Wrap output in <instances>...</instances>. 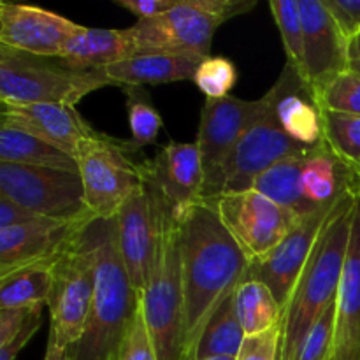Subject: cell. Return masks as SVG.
<instances>
[{
    "label": "cell",
    "instance_id": "6da1fadb",
    "mask_svg": "<svg viewBox=\"0 0 360 360\" xmlns=\"http://www.w3.org/2000/svg\"><path fill=\"white\" fill-rule=\"evenodd\" d=\"M179 220L183 285V359L197 345L217 309L245 281L250 259L221 221L213 200L199 199Z\"/></svg>",
    "mask_w": 360,
    "mask_h": 360
},
{
    "label": "cell",
    "instance_id": "7a4b0ae2",
    "mask_svg": "<svg viewBox=\"0 0 360 360\" xmlns=\"http://www.w3.org/2000/svg\"><path fill=\"white\" fill-rule=\"evenodd\" d=\"M95 252V294L83 336L69 347L70 360H111L129 330L141 295L123 266L116 218L88 225Z\"/></svg>",
    "mask_w": 360,
    "mask_h": 360
},
{
    "label": "cell",
    "instance_id": "3957f363",
    "mask_svg": "<svg viewBox=\"0 0 360 360\" xmlns=\"http://www.w3.org/2000/svg\"><path fill=\"white\" fill-rule=\"evenodd\" d=\"M355 195L338 204L327 218L320 238L283 308L280 360H295L302 341L340 292L350 241Z\"/></svg>",
    "mask_w": 360,
    "mask_h": 360
},
{
    "label": "cell",
    "instance_id": "277c9868",
    "mask_svg": "<svg viewBox=\"0 0 360 360\" xmlns=\"http://www.w3.org/2000/svg\"><path fill=\"white\" fill-rule=\"evenodd\" d=\"M146 162V160H144ZM155 214V250L148 283L141 294L144 319L158 360L183 359V285L179 220L144 169Z\"/></svg>",
    "mask_w": 360,
    "mask_h": 360
},
{
    "label": "cell",
    "instance_id": "5b68a950",
    "mask_svg": "<svg viewBox=\"0 0 360 360\" xmlns=\"http://www.w3.org/2000/svg\"><path fill=\"white\" fill-rule=\"evenodd\" d=\"M253 190L304 220L320 211L334 210L345 197L357 195L360 176L327 144L278 162L257 179Z\"/></svg>",
    "mask_w": 360,
    "mask_h": 360
},
{
    "label": "cell",
    "instance_id": "8992f818",
    "mask_svg": "<svg viewBox=\"0 0 360 360\" xmlns=\"http://www.w3.org/2000/svg\"><path fill=\"white\" fill-rule=\"evenodd\" d=\"M255 4V0H179L169 13L125 28L130 51L207 58L217 28L252 11Z\"/></svg>",
    "mask_w": 360,
    "mask_h": 360
},
{
    "label": "cell",
    "instance_id": "52a82bcc",
    "mask_svg": "<svg viewBox=\"0 0 360 360\" xmlns=\"http://www.w3.org/2000/svg\"><path fill=\"white\" fill-rule=\"evenodd\" d=\"M111 84L102 69H72L60 58L28 55L0 46L2 104L76 105L86 95Z\"/></svg>",
    "mask_w": 360,
    "mask_h": 360
},
{
    "label": "cell",
    "instance_id": "ba28073f",
    "mask_svg": "<svg viewBox=\"0 0 360 360\" xmlns=\"http://www.w3.org/2000/svg\"><path fill=\"white\" fill-rule=\"evenodd\" d=\"M130 141L95 132L76 153L84 202L97 220L116 218L120 207L144 185V160Z\"/></svg>",
    "mask_w": 360,
    "mask_h": 360
},
{
    "label": "cell",
    "instance_id": "9c48e42d",
    "mask_svg": "<svg viewBox=\"0 0 360 360\" xmlns=\"http://www.w3.org/2000/svg\"><path fill=\"white\" fill-rule=\"evenodd\" d=\"M88 225L70 239L53 266V288L48 299L49 333L63 347H72L83 336L94 301L95 252Z\"/></svg>",
    "mask_w": 360,
    "mask_h": 360
},
{
    "label": "cell",
    "instance_id": "30bf717a",
    "mask_svg": "<svg viewBox=\"0 0 360 360\" xmlns=\"http://www.w3.org/2000/svg\"><path fill=\"white\" fill-rule=\"evenodd\" d=\"M262 101L264 109L260 116L243 134L217 178L204 186L200 199L213 200L224 193L253 190L257 179L278 162L309 153V150L299 146L285 134L266 98L262 97Z\"/></svg>",
    "mask_w": 360,
    "mask_h": 360
},
{
    "label": "cell",
    "instance_id": "8fae6325",
    "mask_svg": "<svg viewBox=\"0 0 360 360\" xmlns=\"http://www.w3.org/2000/svg\"><path fill=\"white\" fill-rule=\"evenodd\" d=\"M0 195L48 220H97L84 202L79 172L0 162Z\"/></svg>",
    "mask_w": 360,
    "mask_h": 360
},
{
    "label": "cell",
    "instance_id": "7c38bea8",
    "mask_svg": "<svg viewBox=\"0 0 360 360\" xmlns=\"http://www.w3.org/2000/svg\"><path fill=\"white\" fill-rule=\"evenodd\" d=\"M221 221L250 260L273 252L299 218L257 190L224 193L213 199Z\"/></svg>",
    "mask_w": 360,
    "mask_h": 360
},
{
    "label": "cell",
    "instance_id": "4fadbf2b",
    "mask_svg": "<svg viewBox=\"0 0 360 360\" xmlns=\"http://www.w3.org/2000/svg\"><path fill=\"white\" fill-rule=\"evenodd\" d=\"M264 98L285 134L299 146L309 151L327 146L323 108L316 91L297 67L285 63L280 77Z\"/></svg>",
    "mask_w": 360,
    "mask_h": 360
},
{
    "label": "cell",
    "instance_id": "5bb4252c",
    "mask_svg": "<svg viewBox=\"0 0 360 360\" xmlns=\"http://www.w3.org/2000/svg\"><path fill=\"white\" fill-rule=\"evenodd\" d=\"M262 109V98L243 101L231 95L225 98H206L195 141L206 172L204 186L217 178L243 134L259 118Z\"/></svg>",
    "mask_w": 360,
    "mask_h": 360
},
{
    "label": "cell",
    "instance_id": "9a60e30c",
    "mask_svg": "<svg viewBox=\"0 0 360 360\" xmlns=\"http://www.w3.org/2000/svg\"><path fill=\"white\" fill-rule=\"evenodd\" d=\"M81 25L35 6L0 2V46L46 58H60Z\"/></svg>",
    "mask_w": 360,
    "mask_h": 360
},
{
    "label": "cell",
    "instance_id": "2e32d148",
    "mask_svg": "<svg viewBox=\"0 0 360 360\" xmlns=\"http://www.w3.org/2000/svg\"><path fill=\"white\" fill-rule=\"evenodd\" d=\"M330 213L333 210L320 211L299 221L273 252L262 259L250 260L245 280L267 285L285 308Z\"/></svg>",
    "mask_w": 360,
    "mask_h": 360
},
{
    "label": "cell",
    "instance_id": "e0dca14e",
    "mask_svg": "<svg viewBox=\"0 0 360 360\" xmlns=\"http://www.w3.org/2000/svg\"><path fill=\"white\" fill-rule=\"evenodd\" d=\"M299 9L304 32V58L299 72L319 95L334 77L348 70V41L323 2L299 0Z\"/></svg>",
    "mask_w": 360,
    "mask_h": 360
},
{
    "label": "cell",
    "instance_id": "ac0fdd59",
    "mask_svg": "<svg viewBox=\"0 0 360 360\" xmlns=\"http://www.w3.org/2000/svg\"><path fill=\"white\" fill-rule=\"evenodd\" d=\"M90 221H55L42 218L18 227L0 229V278L32 264L55 260L70 239Z\"/></svg>",
    "mask_w": 360,
    "mask_h": 360
},
{
    "label": "cell",
    "instance_id": "d6986e66",
    "mask_svg": "<svg viewBox=\"0 0 360 360\" xmlns=\"http://www.w3.org/2000/svg\"><path fill=\"white\" fill-rule=\"evenodd\" d=\"M118 248L123 266L137 294H143L150 276L155 250L153 200L146 181L127 199L116 214Z\"/></svg>",
    "mask_w": 360,
    "mask_h": 360
},
{
    "label": "cell",
    "instance_id": "ffe728a7",
    "mask_svg": "<svg viewBox=\"0 0 360 360\" xmlns=\"http://www.w3.org/2000/svg\"><path fill=\"white\" fill-rule=\"evenodd\" d=\"M2 123L32 134L76 158L81 144L97 130L67 104H2Z\"/></svg>",
    "mask_w": 360,
    "mask_h": 360
},
{
    "label": "cell",
    "instance_id": "44dd1931",
    "mask_svg": "<svg viewBox=\"0 0 360 360\" xmlns=\"http://www.w3.org/2000/svg\"><path fill=\"white\" fill-rule=\"evenodd\" d=\"M144 169L169 200L176 217L202 195L206 172L197 143H169L157 157L146 158Z\"/></svg>",
    "mask_w": 360,
    "mask_h": 360
},
{
    "label": "cell",
    "instance_id": "7402d4cb",
    "mask_svg": "<svg viewBox=\"0 0 360 360\" xmlns=\"http://www.w3.org/2000/svg\"><path fill=\"white\" fill-rule=\"evenodd\" d=\"M333 360H360V192L355 195L350 241L338 292Z\"/></svg>",
    "mask_w": 360,
    "mask_h": 360
},
{
    "label": "cell",
    "instance_id": "603a6c76",
    "mask_svg": "<svg viewBox=\"0 0 360 360\" xmlns=\"http://www.w3.org/2000/svg\"><path fill=\"white\" fill-rule=\"evenodd\" d=\"M204 58L171 53H141L104 67V72L115 86H139L165 84L174 81L193 79L199 63Z\"/></svg>",
    "mask_w": 360,
    "mask_h": 360
},
{
    "label": "cell",
    "instance_id": "cb8c5ba5",
    "mask_svg": "<svg viewBox=\"0 0 360 360\" xmlns=\"http://www.w3.org/2000/svg\"><path fill=\"white\" fill-rule=\"evenodd\" d=\"M132 56L125 28H88L79 30L65 42L60 60L72 69L95 70Z\"/></svg>",
    "mask_w": 360,
    "mask_h": 360
},
{
    "label": "cell",
    "instance_id": "d4e9b609",
    "mask_svg": "<svg viewBox=\"0 0 360 360\" xmlns=\"http://www.w3.org/2000/svg\"><path fill=\"white\" fill-rule=\"evenodd\" d=\"M0 162L79 172L77 160L69 153L51 146L32 134L14 129L11 125H4V123L0 129Z\"/></svg>",
    "mask_w": 360,
    "mask_h": 360
},
{
    "label": "cell",
    "instance_id": "484cf974",
    "mask_svg": "<svg viewBox=\"0 0 360 360\" xmlns=\"http://www.w3.org/2000/svg\"><path fill=\"white\" fill-rule=\"evenodd\" d=\"M55 260L32 264L0 278V308H30L48 306L53 288V266Z\"/></svg>",
    "mask_w": 360,
    "mask_h": 360
},
{
    "label": "cell",
    "instance_id": "4316f807",
    "mask_svg": "<svg viewBox=\"0 0 360 360\" xmlns=\"http://www.w3.org/2000/svg\"><path fill=\"white\" fill-rule=\"evenodd\" d=\"M234 308L245 329L246 338L267 333L281 326L283 306L278 302L267 285L255 280H245L234 292Z\"/></svg>",
    "mask_w": 360,
    "mask_h": 360
},
{
    "label": "cell",
    "instance_id": "83f0119b",
    "mask_svg": "<svg viewBox=\"0 0 360 360\" xmlns=\"http://www.w3.org/2000/svg\"><path fill=\"white\" fill-rule=\"evenodd\" d=\"M246 341L245 329L234 308V294L217 309L197 345L195 360L210 357L236 359Z\"/></svg>",
    "mask_w": 360,
    "mask_h": 360
},
{
    "label": "cell",
    "instance_id": "f1b7e54d",
    "mask_svg": "<svg viewBox=\"0 0 360 360\" xmlns=\"http://www.w3.org/2000/svg\"><path fill=\"white\" fill-rule=\"evenodd\" d=\"M127 109H129V123L132 132V146L136 150L151 146L157 143L162 130V116L151 105L150 97L139 86H127Z\"/></svg>",
    "mask_w": 360,
    "mask_h": 360
},
{
    "label": "cell",
    "instance_id": "f546056e",
    "mask_svg": "<svg viewBox=\"0 0 360 360\" xmlns=\"http://www.w3.org/2000/svg\"><path fill=\"white\" fill-rule=\"evenodd\" d=\"M323 125L330 150L348 164H360V116L323 109Z\"/></svg>",
    "mask_w": 360,
    "mask_h": 360
},
{
    "label": "cell",
    "instance_id": "4dcf8cb0",
    "mask_svg": "<svg viewBox=\"0 0 360 360\" xmlns=\"http://www.w3.org/2000/svg\"><path fill=\"white\" fill-rule=\"evenodd\" d=\"M269 7L283 41L287 62L301 70L304 58V32L299 0H271Z\"/></svg>",
    "mask_w": 360,
    "mask_h": 360
},
{
    "label": "cell",
    "instance_id": "1f68e13d",
    "mask_svg": "<svg viewBox=\"0 0 360 360\" xmlns=\"http://www.w3.org/2000/svg\"><path fill=\"white\" fill-rule=\"evenodd\" d=\"M192 81L207 98H225L238 81V69L225 56H207L199 63Z\"/></svg>",
    "mask_w": 360,
    "mask_h": 360
},
{
    "label": "cell",
    "instance_id": "d6a6232c",
    "mask_svg": "<svg viewBox=\"0 0 360 360\" xmlns=\"http://www.w3.org/2000/svg\"><path fill=\"white\" fill-rule=\"evenodd\" d=\"M338 299L327 306L308 336L302 341L295 360H333L334 340H336Z\"/></svg>",
    "mask_w": 360,
    "mask_h": 360
},
{
    "label": "cell",
    "instance_id": "836d02e7",
    "mask_svg": "<svg viewBox=\"0 0 360 360\" xmlns=\"http://www.w3.org/2000/svg\"><path fill=\"white\" fill-rule=\"evenodd\" d=\"M319 101L326 111L360 116V77L345 70L320 91Z\"/></svg>",
    "mask_w": 360,
    "mask_h": 360
},
{
    "label": "cell",
    "instance_id": "e575fe53",
    "mask_svg": "<svg viewBox=\"0 0 360 360\" xmlns=\"http://www.w3.org/2000/svg\"><path fill=\"white\" fill-rule=\"evenodd\" d=\"M111 360H158L146 319H144L143 301L139 302L136 316Z\"/></svg>",
    "mask_w": 360,
    "mask_h": 360
},
{
    "label": "cell",
    "instance_id": "d590c367",
    "mask_svg": "<svg viewBox=\"0 0 360 360\" xmlns=\"http://www.w3.org/2000/svg\"><path fill=\"white\" fill-rule=\"evenodd\" d=\"M281 350V326L246 338L241 352L236 360H280Z\"/></svg>",
    "mask_w": 360,
    "mask_h": 360
},
{
    "label": "cell",
    "instance_id": "8d00e7d4",
    "mask_svg": "<svg viewBox=\"0 0 360 360\" xmlns=\"http://www.w3.org/2000/svg\"><path fill=\"white\" fill-rule=\"evenodd\" d=\"M347 41L360 34V0H322Z\"/></svg>",
    "mask_w": 360,
    "mask_h": 360
},
{
    "label": "cell",
    "instance_id": "74e56055",
    "mask_svg": "<svg viewBox=\"0 0 360 360\" xmlns=\"http://www.w3.org/2000/svg\"><path fill=\"white\" fill-rule=\"evenodd\" d=\"M41 319H42V306H35L32 309V313L28 315V319L25 320L23 327L11 338L7 343L0 345V360H14L18 357L21 350L25 348V345L32 340L35 333L41 327Z\"/></svg>",
    "mask_w": 360,
    "mask_h": 360
},
{
    "label": "cell",
    "instance_id": "f35d334b",
    "mask_svg": "<svg viewBox=\"0 0 360 360\" xmlns=\"http://www.w3.org/2000/svg\"><path fill=\"white\" fill-rule=\"evenodd\" d=\"M179 0H116L118 6L137 16V21L162 16L178 6Z\"/></svg>",
    "mask_w": 360,
    "mask_h": 360
},
{
    "label": "cell",
    "instance_id": "ab89813d",
    "mask_svg": "<svg viewBox=\"0 0 360 360\" xmlns=\"http://www.w3.org/2000/svg\"><path fill=\"white\" fill-rule=\"evenodd\" d=\"M37 220H42V217L32 213L27 207L20 206L7 197L0 195V229L18 227V225H27Z\"/></svg>",
    "mask_w": 360,
    "mask_h": 360
},
{
    "label": "cell",
    "instance_id": "60d3db41",
    "mask_svg": "<svg viewBox=\"0 0 360 360\" xmlns=\"http://www.w3.org/2000/svg\"><path fill=\"white\" fill-rule=\"evenodd\" d=\"M42 306V304H39ZM35 306L30 308H11L4 309L0 308V345L7 343L18 330L23 327L25 320L28 319V315L32 313Z\"/></svg>",
    "mask_w": 360,
    "mask_h": 360
},
{
    "label": "cell",
    "instance_id": "b9f144b4",
    "mask_svg": "<svg viewBox=\"0 0 360 360\" xmlns=\"http://www.w3.org/2000/svg\"><path fill=\"white\" fill-rule=\"evenodd\" d=\"M347 69L360 77V34L348 41Z\"/></svg>",
    "mask_w": 360,
    "mask_h": 360
},
{
    "label": "cell",
    "instance_id": "7bdbcfd3",
    "mask_svg": "<svg viewBox=\"0 0 360 360\" xmlns=\"http://www.w3.org/2000/svg\"><path fill=\"white\" fill-rule=\"evenodd\" d=\"M44 360H70L69 347H63L51 333L48 338V347H46Z\"/></svg>",
    "mask_w": 360,
    "mask_h": 360
},
{
    "label": "cell",
    "instance_id": "ee69618b",
    "mask_svg": "<svg viewBox=\"0 0 360 360\" xmlns=\"http://www.w3.org/2000/svg\"><path fill=\"white\" fill-rule=\"evenodd\" d=\"M202 360H236L232 357H210V359H202Z\"/></svg>",
    "mask_w": 360,
    "mask_h": 360
},
{
    "label": "cell",
    "instance_id": "f6af8a7d",
    "mask_svg": "<svg viewBox=\"0 0 360 360\" xmlns=\"http://www.w3.org/2000/svg\"><path fill=\"white\" fill-rule=\"evenodd\" d=\"M355 169H357V172H359V176H360V164H357V165H354Z\"/></svg>",
    "mask_w": 360,
    "mask_h": 360
}]
</instances>
